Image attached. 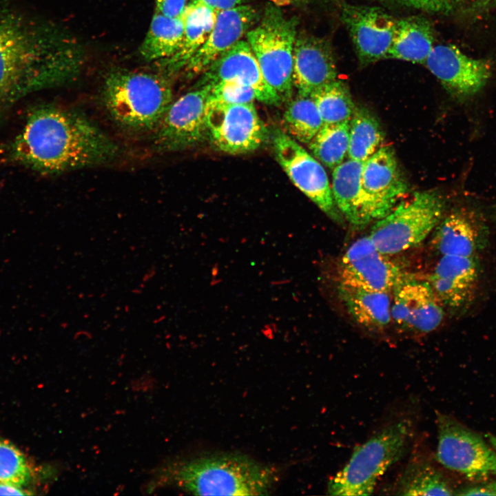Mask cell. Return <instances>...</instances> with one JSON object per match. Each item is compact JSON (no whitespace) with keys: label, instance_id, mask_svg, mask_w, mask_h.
I'll list each match as a JSON object with an SVG mask.
<instances>
[{"label":"cell","instance_id":"cell-1","mask_svg":"<svg viewBox=\"0 0 496 496\" xmlns=\"http://www.w3.org/2000/svg\"><path fill=\"white\" fill-rule=\"evenodd\" d=\"M0 1V116L24 96L69 83L84 65L70 35Z\"/></svg>","mask_w":496,"mask_h":496},{"label":"cell","instance_id":"cell-2","mask_svg":"<svg viewBox=\"0 0 496 496\" xmlns=\"http://www.w3.org/2000/svg\"><path fill=\"white\" fill-rule=\"evenodd\" d=\"M8 150L12 161L43 174L105 164L118 154L116 143L87 117L50 104L29 112Z\"/></svg>","mask_w":496,"mask_h":496},{"label":"cell","instance_id":"cell-3","mask_svg":"<svg viewBox=\"0 0 496 496\" xmlns=\"http://www.w3.org/2000/svg\"><path fill=\"white\" fill-rule=\"evenodd\" d=\"M162 479L198 495H264L276 479V469L238 455L202 457L174 463Z\"/></svg>","mask_w":496,"mask_h":496},{"label":"cell","instance_id":"cell-4","mask_svg":"<svg viewBox=\"0 0 496 496\" xmlns=\"http://www.w3.org/2000/svg\"><path fill=\"white\" fill-rule=\"evenodd\" d=\"M101 100L116 126L142 134L156 131L173 101V93L165 75L118 70L106 76Z\"/></svg>","mask_w":496,"mask_h":496},{"label":"cell","instance_id":"cell-5","mask_svg":"<svg viewBox=\"0 0 496 496\" xmlns=\"http://www.w3.org/2000/svg\"><path fill=\"white\" fill-rule=\"evenodd\" d=\"M413 432L412 420L402 418L386 425L356 446L347 463L330 479L328 494L371 495L381 476L404 455Z\"/></svg>","mask_w":496,"mask_h":496},{"label":"cell","instance_id":"cell-6","mask_svg":"<svg viewBox=\"0 0 496 496\" xmlns=\"http://www.w3.org/2000/svg\"><path fill=\"white\" fill-rule=\"evenodd\" d=\"M446 201L437 190L415 192L377 220L369 236L376 248L393 255L421 243L439 224Z\"/></svg>","mask_w":496,"mask_h":496},{"label":"cell","instance_id":"cell-7","mask_svg":"<svg viewBox=\"0 0 496 496\" xmlns=\"http://www.w3.org/2000/svg\"><path fill=\"white\" fill-rule=\"evenodd\" d=\"M297 34L296 21L275 5L267 6L260 23L246 34L265 79L282 101L292 94Z\"/></svg>","mask_w":496,"mask_h":496},{"label":"cell","instance_id":"cell-8","mask_svg":"<svg viewBox=\"0 0 496 496\" xmlns=\"http://www.w3.org/2000/svg\"><path fill=\"white\" fill-rule=\"evenodd\" d=\"M436 415L437 461L475 483L496 475V451L479 434L453 416Z\"/></svg>","mask_w":496,"mask_h":496},{"label":"cell","instance_id":"cell-9","mask_svg":"<svg viewBox=\"0 0 496 496\" xmlns=\"http://www.w3.org/2000/svg\"><path fill=\"white\" fill-rule=\"evenodd\" d=\"M207 124L212 143L230 154L253 152L268 138L254 103L233 104L209 98Z\"/></svg>","mask_w":496,"mask_h":496},{"label":"cell","instance_id":"cell-10","mask_svg":"<svg viewBox=\"0 0 496 496\" xmlns=\"http://www.w3.org/2000/svg\"><path fill=\"white\" fill-rule=\"evenodd\" d=\"M209 87L200 84L173 101L154 132L155 148L170 152L186 149L209 138L207 107Z\"/></svg>","mask_w":496,"mask_h":496},{"label":"cell","instance_id":"cell-11","mask_svg":"<svg viewBox=\"0 0 496 496\" xmlns=\"http://www.w3.org/2000/svg\"><path fill=\"white\" fill-rule=\"evenodd\" d=\"M273 146L277 161L293 184L338 223L344 218L333 200L331 186L322 164L289 134L276 132Z\"/></svg>","mask_w":496,"mask_h":496},{"label":"cell","instance_id":"cell-12","mask_svg":"<svg viewBox=\"0 0 496 496\" xmlns=\"http://www.w3.org/2000/svg\"><path fill=\"white\" fill-rule=\"evenodd\" d=\"M424 65L459 101L479 93L491 74L488 61L471 58L453 45H434Z\"/></svg>","mask_w":496,"mask_h":496},{"label":"cell","instance_id":"cell-13","mask_svg":"<svg viewBox=\"0 0 496 496\" xmlns=\"http://www.w3.org/2000/svg\"><path fill=\"white\" fill-rule=\"evenodd\" d=\"M388 256L376 248L369 236L358 239L340 261L338 282L371 290L392 291L406 272Z\"/></svg>","mask_w":496,"mask_h":496},{"label":"cell","instance_id":"cell-14","mask_svg":"<svg viewBox=\"0 0 496 496\" xmlns=\"http://www.w3.org/2000/svg\"><path fill=\"white\" fill-rule=\"evenodd\" d=\"M361 186L373 222L400 202L409 187L393 147L381 146L363 162Z\"/></svg>","mask_w":496,"mask_h":496},{"label":"cell","instance_id":"cell-15","mask_svg":"<svg viewBox=\"0 0 496 496\" xmlns=\"http://www.w3.org/2000/svg\"><path fill=\"white\" fill-rule=\"evenodd\" d=\"M341 18L359 62L366 65L387 57L397 19L378 7L344 3Z\"/></svg>","mask_w":496,"mask_h":496},{"label":"cell","instance_id":"cell-16","mask_svg":"<svg viewBox=\"0 0 496 496\" xmlns=\"http://www.w3.org/2000/svg\"><path fill=\"white\" fill-rule=\"evenodd\" d=\"M391 318L401 328L429 333L442 322L444 311L430 282L405 273L392 290Z\"/></svg>","mask_w":496,"mask_h":496},{"label":"cell","instance_id":"cell-17","mask_svg":"<svg viewBox=\"0 0 496 496\" xmlns=\"http://www.w3.org/2000/svg\"><path fill=\"white\" fill-rule=\"evenodd\" d=\"M234 81L250 87L258 101L278 105L282 101L267 83L248 42L240 40L215 60L205 72L200 84Z\"/></svg>","mask_w":496,"mask_h":496},{"label":"cell","instance_id":"cell-18","mask_svg":"<svg viewBox=\"0 0 496 496\" xmlns=\"http://www.w3.org/2000/svg\"><path fill=\"white\" fill-rule=\"evenodd\" d=\"M337 79L335 60L330 45L322 39L297 34L293 57V84L298 94L311 96Z\"/></svg>","mask_w":496,"mask_h":496},{"label":"cell","instance_id":"cell-19","mask_svg":"<svg viewBox=\"0 0 496 496\" xmlns=\"http://www.w3.org/2000/svg\"><path fill=\"white\" fill-rule=\"evenodd\" d=\"M256 19L255 9L246 4L218 12L208 39L189 60L184 68L185 71L191 74L205 72L215 60L241 40Z\"/></svg>","mask_w":496,"mask_h":496},{"label":"cell","instance_id":"cell-20","mask_svg":"<svg viewBox=\"0 0 496 496\" xmlns=\"http://www.w3.org/2000/svg\"><path fill=\"white\" fill-rule=\"evenodd\" d=\"M478 277L476 256L443 255L428 282L443 306L457 309L472 298Z\"/></svg>","mask_w":496,"mask_h":496},{"label":"cell","instance_id":"cell-21","mask_svg":"<svg viewBox=\"0 0 496 496\" xmlns=\"http://www.w3.org/2000/svg\"><path fill=\"white\" fill-rule=\"evenodd\" d=\"M363 162L348 158L333 169L331 191L344 220L362 229L373 222L361 186Z\"/></svg>","mask_w":496,"mask_h":496},{"label":"cell","instance_id":"cell-22","mask_svg":"<svg viewBox=\"0 0 496 496\" xmlns=\"http://www.w3.org/2000/svg\"><path fill=\"white\" fill-rule=\"evenodd\" d=\"M471 209H459L442 218L435 228L433 244L442 255L476 256L479 248V226Z\"/></svg>","mask_w":496,"mask_h":496},{"label":"cell","instance_id":"cell-23","mask_svg":"<svg viewBox=\"0 0 496 496\" xmlns=\"http://www.w3.org/2000/svg\"><path fill=\"white\" fill-rule=\"evenodd\" d=\"M338 296L349 314L360 325L371 331L384 329L391 320L389 292L339 282Z\"/></svg>","mask_w":496,"mask_h":496},{"label":"cell","instance_id":"cell-24","mask_svg":"<svg viewBox=\"0 0 496 496\" xmlns=\"http://www.w3.org/2000/svg\"><path fill=\"white\" fill-rule=\"evenodd\" d=\"M218 12L203 3L191 0L183 14L184 34L180 48L169 59L163 61L166 72H176L185 68L189 60L208 39Z\"/></svg>","mask_w":496,"mask_h":496},{"label":"cell","instance_id":"cell-25","mask_svg":"<svg viewBox=\"0 0 496 496\" xmlns=\"http://www.w3.org/2000/svg\"><path fill=\"white\" fill-rule=\"evenodd\" d=\"M434 31L428 19L411 16L397 19L388 59L424 64L434 47Z\"/></svg>","mask_w":496,"mask_h":496},{"label":"cell","instance_id":"cell-26","mask_svg":"<svg viewBox=\"0 0 496 496\" xmlns=\"http://www.w3.org/2000/svg\"><path fill=\"white\" fill-rule=\"evenodd\" d=\"M400 495H455V490L443 473L426 457L413 456L397 483Z\"/></svg>","mask_w":496,"mask_h":496},{"label":"cell","instance_id":"cell-27","mask_svg":"<svg viewBox=\"0 0 496 496\" xmlns=\"http://www.w3.org/2000/svg\"><path fill=\"white\" fill-rule=\"evenodd\" d=\"M184 34V19L166 16L155 10L139 52L148 61H165L180 48Z\"/></svg>","mask_w":496,"mask_h":496},{"label":"cell","instance_id":"cell-28","mask_svg":"<svg viewBox=\"0 0 496 496\" xmlns=\"http://www.w3.org/2000/svg\"><path fill=\"white\" fill-rule=\"evenodd\" d=\"M384 137L377 118L364 107L355 106L349 121L348 158L364 162L381 147Z\"/></svg>","mask_w":496,"mask_h":496},{"label":"cell","instance_id":"cell-29","mask_svg":"<svg viewBox=\"0 0 496 496\" xmlns=\"http://www.w3.org/2000/svg\"><path fill=\"white\" fill-rule=\"evenodd\" d=\"M283 125L291 137L296 141L309 144L323 125V122L312 97L298 94L284 112Z\"/></svg>","mask_w":496,"mask_h":496},{"label":"cell","instance_id":"cell-30","mask_svg":"<svg viewBox=\"0 0 496 496\" xmlns=\"http://www.w3.org/2000/svg\"><path fill=\"white\" fill-rule=\"evenodd\" d=\"M349 121L323 124L309 146L315 158L332 170L342 163L349 149Z\"/></svg>","mask_w":496,"mask_h":496},{"label":"cell","instance_id":"cell-31","mask_svg":"<svg viewBox=\"0 0 496 496\" xmlns=\"http://www.w3.org/2000/svg\"><path fill=\"white\" fill-rule=\"evenodd\" d=\"M314 100L323 124L349 121L355 105L348 86L342 81L335 80L313 92Z\"/></svg>","mask_w":496,"mask_h":496},{"label":"cell","instance_id":"cell-32","mask_svg":"<svg viewBox=\"0 0 496 496\" xmlns=\"http://www.w3.org/2000/svg\"><path fill=\"white\" fill-rule=\"evenodd\" d=\"M32 479V468L23 452L0 437V482L25 486Z\"/></svg>","mask_w":496,"mask_h":496},{"label":"cell","instance_id":"cell-33","mask_svg":"<svg viewBox=\"0 0 496 496\" xmlns=\"http://www.w3.org/2000/svg\"><path fill=\"white\" fill-rule=\"evenodd\" d=\"M209 98L227 103H248L257 100L255 92L249 86L234 81L207 83Z\"/></svg>","mask_w":496,"mask_h":496},{"label":"cell","instance_id":"cell-34","mask_svg":"<svg viewBox=\"0 0 496 496\" xmlns=\"http://www.w3.org/2000/svg\"><path fill=\"white\" fill-rule=\"evenodd\" d=\"M394 6L416 9L429 13L448 14L463 0H374Z\"/></svg>","mask_w":496,"mask_h":496},{"label":"cell","instance_id":"cell-35","mask_svg":"<svg viewBox=\"0 0 496 496\" xmlns=\"http://www.w3.org/2000/svg\"><path fill=\"white\" fill-rule=\"evenodd\" d=\"M455 495H496V479L461 488L455 490Z\"/></svg>","mask_w":496,"mask_h":496},{"label":"cell","instance_id":"cell-36","mask_svg":"<svg viewBox=\"0 0 496 496\" xmlns=\"http://www.w3.org/2000/svg\"><path fill=\"white\" fill-rule=\"evenodd\" d=\"M155 10L171 17H180L187 6V0H155Z\"/></svg>","mask_w":496,"mask_h":496},{"label":"cell","instance_id":"cell-37","mask_svg":"<svg viewBox=\"0 0 496 496\" xmlns=\"http://www.w3.org/2000/svg\"><path fill=\"white\" fill-rule=\"evenodd\" d=\"M219 12L245 4L247 0H194Z\"/></svg>","mask_w":496,"mask_h":496},{"label":"cell","instance_id":"cell-38","mask_svg":"<svg viewBox=\"0 0 496 496\" xmlns=\"http://www.w3.org/2000/svg\"><path fill=\"white\" fill-rule=\"evenodd\" d=\"M33 493L25 486L18 484L0 482V495H30Z\"/></svg>","mask_w":496,"mask_h":496},{"label":"cell","instance_id":"cell-39","mask_svg":"<svg viewBox=\"0 0 496 496\" xmlns=\"http://www.w3.org/2000/svg\"><path fill=\"white\" fill-rule=\"evenodd\" d=\"M276 6H284L298 3L304 0H270Z\"/></svg>","mask_w":496,"mask_h":496},{"label":"cell","instance_id":"cell-40","mask_svg":"<svg viewBox=\"0 0 496 496\" xmlns=\"http://www.w3.org/2000/svg\"><path fill=\"white\" fill-rule=\"evenodd\" d=\"M488 440L492 446V447L496 451V436L489 435L488 436Z\"/></svg>","mask_w":496,"mask_h":496},{"label":"cell","instance_id":"cell-41","mask_svg":"<svg viewBox=\"0 0 496 496\" xmlns=\"http://www.w3.org/2000/svg\"><path fill=\"white\" fill-rule=\"evenodd\" d=\"M480 1H482L484 2H494V1L495 2L496 1V0H480Z\"/></svg>","mask_w":496,"mask_h":496},{"label":"cell","instance_id":"cell-42","mask_svg":"<svg viewBox=\"0 0 496 496\" xmlns=\"http://www.w3.org/2000/svg\"><path fill=\"white\" fill-rule=\"evenodd\" d=\"M495 214H496V209H495Z\"/></svg>","mask_w":496,"mask_h":496}]
</instances>
